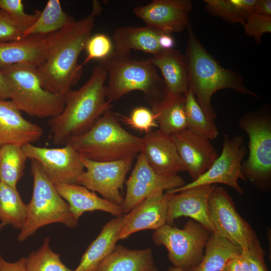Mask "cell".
Listing matches in <instances>:
<instances>
[{
    "label": "cell",
    "mask_w": 271,
    "mask_h": 271,
    "mask_svg": "<svg viewBox=\"0 0 271 271\" xmlns=\"http://www.w3.org/2000/svg\"><path fill=\"white\" fill-rule=\"evenodd\" d=\"M100 11L99 6L93 5L89 16L47 36L46 56L37 67L44 89L63 96L78 82L83 73L79 57L91 36L95 16Z\"/></svg>",
    "instance_id": "cell-1"
},
{
    "label": "cell",
    "mask_w": 271,
    "mask_h": 271,
    "mask_svg": "<svg viewBox=\"0 0 271 271\" xmlns=\"http://www.w3.org/2000/svg\"><path fill=\"white\" fill-rule=\"evenodd\" d=\"M209 212L215 232L247 250L260 244L249 224L235 209L225 189L213 185L209 200Z\"/></svg>",
    "instance_id": "cell-10"
},
{
    "label": "cell",
    "mask_w": 271,
    "mask_h": 271,
    "mask_svg": "<svg viewBox=\"0 0 271 271\" xmlns=\"http://www.w3.org/2000/svg\"><path fill=\"white\" fill-rule=\"evenodd\" d=\"M167 271H182V270L178 268H177L174 266H171V267H169L167 269Z\"/></svg>",
    "instance_id": "cell-46"
},
{
    "label": "cell",
    "mask_w": 271,
    "mask_h": 271,
    "mask_svg": "<svg viewBox=\"0 0 271 271\" xmlns=\"http://www.w3.org/2000/svg\"><path fill=\"white\" fill-rule=\"evenodd\" d=\"M156 117L159 130L171 136L187 128L184 94H167L165 98L152 107Z\"/></svg>",
    "instance_id": "cell-27"
},
{
    "label": "cell",
    "mask_w": 271,
    "mask_h": 271,
    "mask_svg": "<svg viewBox=\"0 0 271 271\" xmlns=\"http://www.w3.org/2000/svg\"><path fill=\"white\" fill-rule=\"evenodd\" d=\"M211 233L200 223L189 220L182 229L166 224L154 232L155 245H164L173 266L187 271L201 261Z\"/></svg>",
    "instance_id": "cell-9"
},
{
    "label": "cell",
    "mask_w": 271,
    "mask_h": 271,
    "mask_svg": "<svg viewBox=\"0 0 271 271\" xmlns=\"http://www.w3.org/2000/svg\"><path fill=\"white\" fill-rule=\"evenodd\" d=\"M43 135V128L24 118L12 101L0 100V147L7 144L22 147Z\"/></svg>",
    "instance_id": "cell-20"
},
{
    "label": "cell",
    "mask_w": 271,
    "mask_h": 271,
    "mask_svg": "<svg viewBox=\"0 0 271 271\" xmlns=\"http://www.w3.org/2000/svg\"><path fill=\"white\" fill-rule=\"evenodd\" d=\"M184 95L187 128L210 140L216 139L219 133L217 127L207 118L192 89L189 87Z\"/></svg>",
    "instance_id": "cell-33"
},
{
    "label": "cell",
    "mask_w": 271,
    "mask_h": 271,
    "mask_svg": "<svg viewBox=\"0 0 271 271\" xmlns=\"http://www.w3.org/2000/svg\"><path fill=\"white\" fill-rule=\"evenodd\" d=\"M256 0H205V9L210 14L231 23L244 25L253 13Z\"/></svg>",
    "instance_id": "cell-32"
},
{
    "label": "cell",
    "mask_w": 271,
    "mask_h": 271,
    "mask_svg": "<svg viewBox=\"0 0 271 271\" xmlns=\"http://www.w3.org/2000/svg\"><path fill=\"white\" fill-rule=\"evenodd\" d=\"M16 107L28 115L39 118L53 117L63 111V96L52 93L41 85L37 67L18 64L0 68Z\"/></svg>",
    "instance_id": "cell-6"
},
{
    "label": "cell",
    "mask_w": 271,
    "mask_h": 271,
    "mask_svg": "<svg viewBox=\"0 0 271 271\" xmlns=\"http://www.w3.org/2000/svg\"><path fill=\"white\" fill-rule=\"evenodd\" d=\"M50 238L46 237L42 245L25 257L26 271H74L61 261L60 254L50 245Z\"/></svg>",
    "instance_id": "cell-34"
},
{
    "label": "cell",
    "mask_w": 271,
    "mask_h": 271,
    "mask_svg": "<svg viewBox=\"0 0 271 271\" xmlns=\"http://www.w3.org/2000/svg\"><path fill=\"white\" fill-rule=\"evenodd\" d=\"M106 72L108 85L106 99L110 103L135 90L142 91L154 106L167 94L164 80L152 64L146 59L138 60L130 54L113 51L99 61Z\"/></svg>",
    "instance_id": "cell-5"
},
{
    "label": "cell",
    "mask_w": 271,
    "mask_h": 271,
    "mask_svg": "<svg viewBox=\"0 0 271 271\" xmlns=\"http://www.w3.org/2000/svg\"><path fill=\"white\" fill-rule=\"evenodd\" d=\"M107 78L106 71L98 64L83 85L63 96L65 106L62 112L48 121L53 144L66 145L72 138L87 131L110 109L111 103L106 99Z\"/></svg>",
    "instance_id": "cell-2"
},
{
    "label": "cell",
    "mask_w": 271,
    "mask_h": 271,
    "mask_svg": "<svg viewBox=\"0 0 271 271\" xmlns=\"http://www.w3.org/2000/svg\"><path fill=\"white\" fill-rule=\"evenodd\" d=\"M31 171L33 178L32 196L27 204L26 221L18 240L23 242L40 228L54 223H62L70 228L75 227L78 221L71 213L68 204L35 160H32Z\"/></svg>",
    "instance_id": "cell-7"
},
{
    "label": "cell",
    "mask_w": 271,
    "mask_h": 271,
    "mask_svg": "<svg viewBox=\"0 0 271 271\" xmlns=\"http://www.w3.org/2000/svg\"><path fill=\"white\" fill-rule=\"evenodd\" d=\"M241 248L217 233L209 237L201 261L187 271H222L231 257L241 253Z\"/></svg>",
    "instance_id": "cell-28"
},
{
    "label": "cell",
    "mask_w": 271,
    "mask_h": 271,
    "mask_svg": "<svg viewBox=\"0 0 271 271\" xmlns=\"http://www.w3.org/2000/svg\"><path fill=\"white\" fill-rule=\"evenodd\" d=\"M169 194L155 193L146 198L129 212L122 215L119 240L146 229L155 230L167 224Z\"/></svg>",
    "instance_id": "cell-18"
},
{
    "label": "cell",
    "mask_w": 271,
    "mask_h": 271,
    "mask_svg": "<svg viewBox=\"0 0 271 271\" xmlns=\"http://www.w3.org/2000/svg\"><path fill=\"white\" fill-rule=\"evenodd\" d=\"M154 264L150 247L130 249L116 245L112 252L99 264L97 271H147Z\"/></svg>",
    "instance_id": "cell-26"
},
{
    "label": "cell",
    "mask_w": 271,
    "mask_h": 271,
    "mask_svg": "<svg viewBox=\"0 0 271 271\" xmlns=\"http://www.w3.org/2000/svg\"><path fill=\"white\" fill-rule=\"evenodd\" d=\"M212 187V185H204L169 194L167 224L172 225L180 217H189L214 233L209 212Z\"/></svg>",
    "instance_id": "cell-16"
},
{
    "label": "cell",
    "mask_w": 271,
    "mask_h": 271,
    "mask_svg": "<svg viewBox=\"0 0 271 271\" xmlns=\"http://www.w3.org/2000/svg\"><path fill=\"white\" fill-rule=\"evenodd\" d=\"M243 26L245 35L253 37L258 45L261 43L263 34L271 32V16L251 13Z\"/></svg>",
    "instance_id": "cell-38"
},
{
    "label": "cell",
    "mask_w": 271,
    "mask_h": 271,
    "mask_svg": "<svg viewBox=\"0 0 271 271\" xmlns=\"http://www.w3.org/2000/svg\"><path fill=\"white\" fill-rule=\"evenodd\" d=\"M143 142V138L123 128L109 109L87 131L72 138L67 144L88 160L110 162L134 158L141 152Z\"/></svg>",
    "instance_id": "cell-4"
},
{
    "label": "cell",
    "mask_w": 271,
    "mask_h": 271,
    "mask_svg": "<svg viewBox=\"0 0 271 271\" xmlns=\"http://www.w3.org/2000/svg\"><path fill=\"white\" fill-rule=\"evenodd\" d=\"M159 44L162 50L173 49L175 41L171 34L162 33L159 38Z\"/></svg>",
    "instance_id": "cell-44"
},
{
    "label": "cell",
    "mask_w": 271,
    "mask_h": 271,
    "mask_svg": "<svg viewBox=\"0 0 271 271\" xmlns=\"http://www.w3.org/2000/svg\"><path fill=\"white\" fill-rule=\"evenodd\" d=\"M0 10L7 14L22 33L36 22L41 12L35 10L33 14L26 13L22 0H0Z\"/></svg>",
    "instance_id": "cell-35"
},
{
    "label": "cell",
    "mask_w": 271,
    "mask_h": 271,
    "mask_svg": "<svg viewBox=\"0 0 271 271\" xmlns=\"http://www.w3.org/2000/svg\"><path fill=\"white\" fill-rule=\"evenodd\" d=\"M187 29L188 37L184 57L189 87L209 120L214 121L217 117L211 100L218 90L231 89L241 94L258 97L246 88L238 73L223 67L208 52L195 35L190 23Z\"/></svg>",
    "instance_id": "cell-3"
},
{
    "label": "cell",
    "mask_w": 271,
    "mask_h": 271,
    "mask_svg": "<svg viewBox=\"0 0 271 271\" xmlns=\"http://www.w3.org/2000/svg\"><path fill=\"white\" fill-rule=\"evenodd\" d=\"M171 137L193 180L205 173L218 156L209 139L188 128Z\"/></svg>",
    "instance_id": "cell-17"
},
{
    "label": "cell",
    "mask_w": 271,
    "mask_h": 271,
    "mask_svg": "<svg viewBox=\"0 0 271 271\" xmlns=\"http://www.w3.org/2000/svg\"><path fill=\"white\" fill-rule=\"evenodd\" d=\"M252 13L271 16V1L256 0Z\"/></svg>",
    "instance_id": "cell-43"
},
{
    "label": "cell",
    "mask_w": 271,
    "mask_h": 271,
    "mask_svg": "<svg viewBox=\"0 0 271 271\" xmlns=\"http://www.w3.org/2000/svg\"><path fill=\"white\" fill-rule=\"evenodd\" d=\"M119 116L125 124L140 131L145 132L146 134L158 126L156 115L152 110L145 107H135L128 117Z\"/></svg>",
    "instance_id": "cell-37"
},
{
    "label": "cell",
    "mask_w": 271,
    "mask_h": 271,
    "mask_svg": "<svg viewBox=\"0 0 271 271\" xmlns=\"http://www.w3.org/2000/svg\"><path fill=\"white\" fill-rule=\"evenodd\" d=\"M126 193L121 205L123 213L129 212L140 202L158 192L180 188L185 184L177 174L157 173L140 153L128 179L125 181Z\"/></svg>",
    "instance_id": "cell-14"
},
{
    "label": "cell",
    "mask_w": 271,
    "mask_h": 271,
    "mask_svg": "<svg viewBox=\"0 0 271 271\" xmlns=\"http://www.w3.org/2000/svg\"><path fill=\"white\" fill-rule=\"evenodd\" d=\"M250 266V271H268L264 259V251L260 245L244 250Z\"/></svg>",
    "instance_id": "cell-40"
},
{
    "label": "cell",
    "mask_w": 271,
    "mask_h": 271,
    "mask_svg": "<svg viewBox=\"0 0 271 271\" xmlns=\"http://www.w3.org/2000/svg\"><path fill=\"white\" fill-rule=\"evenodd\" d=\"M147 271H159L156 267H155L154 266H152L150 268H149Z\"/></svg>",
    "instance_id": "cell-47"
},
{
    "label": "cell",
    "mask_w": 271,
    "mask_h": 271,
    "mask_svg": "<svg viewBox=\"0 0 271 271\" xmlns=\"http://www.w3.org/2000/svg\"><path fill=\"white\" fill-rule=\"evenodd\" d=\"M192 9L193 4L189 0H154L146 5L135 7L133 13L147 26L171 34L187 28Z\"/></svg>",
    "instance_id": "cell-15"
},
{
    "label": "cell",
    "mask_w": 271,
    "mask_h": 271,
    "mask_svg": "<svg viewBox=\"0 0 271 271\" xmlns=\"http://www.w3.org/2000/svg\"><path fill=\"white\" fill-rule=\"evenodd\" d=\"M23 33L15 25L7 14L0 10V42L22 39Z\"/></svg>",
    "instance_id": "cell-39"
},
{
    "label": "cell",
    "mask_w": 271,
    "mask_h": 271,
    "mask_svg": "<svg viewBox=\"0 0 271 271\" xmlns=\"http://www.w3.org/2000/svg\"><path fill=\"white\" fill-rule=\"evenodd\" d=\"M146 59L161 71L168 94H184L189 79L185 57L179 50H163Z\"/></svg>",
    "instance_id": "cell-23"
},
{
    "label": "cell",
    "mask_w": 271,
    "mask_h": 271,
    "mask_svg": "<svg viewBox=\"0 0 271 271\" xmlns=\"http://www.w3.org/2000/svg\"><path fill=\"white\" fill-rule=\"evenodd\" d=\"M238 125L249 139V155L242 163V172L257 187L269 185L271 177V117L260 109L243 115Z\"/></svg>",
    "instance_id": "cell-8"
},
{
    "label": "cell",
    "mask_w": 271,
    "mask_h": 271,
    "mask_svg": "<svg viewBox=\"0 0 271 271\" xmlns=\"http://www.w3.org/2000/svg\"><path fill=\"white\" fill-rule=\"evenodd\" d=\"M143 140L141 153L157 173L171 175L187 171L171 136L158 129L147 133Z\"/></svg>",
    "instance_id": "cell-19"
},
{
    "label": "cell",
    "mask_w": 271,
    "mask_h": 271,
    "mask_svg": "<svg viewBox=\"0 0 271 271\" xmlns=\"http://www.w3.org/2000/svg\"><path fill=\"white\" fill-rule=\"evenodd\" d=\"M0 271H26L25 257L10 262L5 260L0 254Z\"/></svg>",
    "instance_id": "cell-42"
},
{
    "label": "cell",
    "mask_w": 271,
    "mask_h": 271,
    "mask_svg": "<svg viewBox=\"0 0 271 271\" xmlns=\"http://www.w3.org/2000/svg\"><path fill=\"white\" fill-rule=\"evenodd\" d=\"M60 195L67 202L76 220L86 212L101 210L119 217L124 214L121 205L98 197L93 191L77 184L54 185Z\"/></svg>",
    "instance_id": "cell-21"
},
{
    "label": "cell",
    "mask_w": 271,
    "mask_h": 271,
    "mask_svg": "<svg viewBox=\"0 0 271 271\" xmlns=\"http://www.w3.org/2000/svg\"><path fill=\"white\" fill-rule=\"evenodd\" d=\"M10 99V93L6 79L0 70V100Z\"/></svg>",
    "instance_id": "cell-45"
},
{
    "label": "cell",
    "mask_w": 271,
    "mask_h": 271,
    "mask_svg": "<svg viewBox=\"0 0 271 271\" xmlns=\"http://www.w3.org/2000/svg\"><path fill=\"white\" fill-rule=\"evenodd\" d=\"M85 50L87 56L83 65L93 59H104L114 51L112 41L109 37L102 33L91 36L87 42Z\"/></svg>",
    "instance_id": "cell-36"
},
{
    "label": "cell",
    "mask_w": 271,
    "mask_h": 271,
    "mask_svg": "<svg viewBox=\"0 0 271 271\" xmlns=\"http://www.w3.org/2000/svg\"><path fill=\"white\" fill-rule=\"evenodd\" d=\"M246 153L242 136L230 138L224 134L221 153L211 167L191 182L166 191V193L172 194L196 186L219 183L226 185L241 194L243 190L238 184V180H246L242 170V160Z\"/></svg>",
    "instance_id": "cell-11"
},
{
    "label": "cell",
    "mask_w": 271,
    "mask_h": 271,
    "mask_svg": "<svg viewBox=\"0 0 271 271\" xmlns=\"http://www.w3.org/2000/svg\"><path fill=\"white\" fill-rule=\"evenodd\" d=\"M27 158L21 147L7 144L0 147V182L14 188L23 176Z\"/></svg>",
    "instance_id": "cell-31"
},
{
    "label": "cell",
    "mask_w": 271,
    "mask_h": 271,
    "mask_svg": "<svg viewBox=\"0 0 271 271\" xmlns=\"http://www.w3.org/2000/svg\"><path fill=\"white\" fill-rule=\"evenodd\" d=\"M162 33L148 26L118 27L112 36L114 52L130 54L131 50H134L155 55L163 50L159 44Z\"/></svg>",
    "instance_id": "cell-24"
},
{
    "label": "cell",
    "mask_w": 271,
    "mask_h": 271,
    "mask_svg": "<svg viewBox=\"0 0 271 271\" xmlns=\"http://www.w3.org/2000/svg\"><path fill=\"white\" fill-rule=\"evenodd\" d=\"M5 226V224H4L3 223H1L0 224V232L1 231V230H2V229L3 228V227Z\"/></svg>",
    "instance_id": "cell-48"
},
{
    "label": "cell",
    "mask_w": 271,
    "mask_h": 271,
    "mask_svg": "<svg viewBox=\"0 0 271 271\" xmlns=\"http://www.w3.org/2000/svg\"><path fill=\"white\" fill-rule=\"evenodd\" d=\"M222 271H250L249 263L244 252L230 258Z\"/></svg>",
    "instance_id": "cell-41"
},
{
    "label": "cell",
    "mask_w": 271,
    "mask_h": 271,
    "mask_svg": "<svg viewBox=\"0 0 271 271\" xmlns=\"http://www.w3.org/2000/svg\"><path fill=\"white\" fill-rule=\"evenodd\" d=\"M27 204L22 201L17 188L0 182V220L21 230L27 219Z\"/></svg>",
    "instance_id": "cell-30"
},
{
    "label": "cell",
    "mask_w": 271,
    "mask_h": 271,
    "mask_svg": "<svg viewBox=\"0 0 271 271\" xmlns=\"http://www.w3.org/2000/svg\"><path fill=\"white\" fill-rule=\"evenodd\" d=\"M47 36L32 35L20 40L0 42V68L18 64L38 67L46 56Z\"/></svg>",
    "instance_id": "cell-22"
},
{
    "label": "cell",
    "mask_w": 271,
    "mask_h": 271,
    "mask_svg": "<svg viewBox=\"0 0 271 271\" xmlns=\"http://www.w3.org/2000/svg\"><path fill=\"white\" fill-rule=\"evenodd\" d=\"M122 222V215L111 219L102 228L81 257L74 271H97L101 262L113 251Z\"/></svg>",
    "instance_id": "cell-25"
},
{
    "label": "cell",
    "mask_w": 271,
    "mask_h": 271,
    "mask_svg": "<svg viewBox=\"0 0 271 271\" xmlns=\"http://www.w3.org/2000/svg\"><path fill=\"white\" fill-rule=\"evenodd\" d=\"M75 21L63 10L59 0H49L36 22L23 32V38L32 35L47 36Z\"/></svg>",
    "instance_id": "cell-29"
},
{
    "label": "cell",
    "mask_w": 271,
    "mask_h": 271,
    "mask_svg": "<svg viewBox=\"0 0 271 271\" xmlns=\"http://www.w3.org/2000/svg\"><path fill=\"white\" fill-rule=\"evenodd\" d=\"M81 159L85 170L78 178L76 184L98 192L105 199L121 205L123 198L120 191L134 158L110 162L94 161L81 156Z\"/></svg>",
    "instance_id": "cell-12"
},
{
    "label": "cell",
    "mask_w": 271,
    "mask_h": 271,
    "mask_svg": "<svg viewBox=\"0 0 271 271\" xmlns=\"http://www.w3.org/2000/svg\"><path fill=\"white\" fill-rule=\"evenodd\" d=\"M28 159L35 160L54 184H76L85 167L79 153L68 144L48 148L28 144L22 147Z\"/></svg>",
    "instance_id": "cell-13"
}]
</instances>
